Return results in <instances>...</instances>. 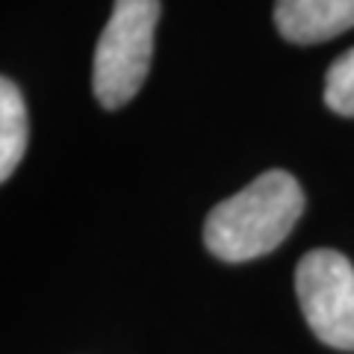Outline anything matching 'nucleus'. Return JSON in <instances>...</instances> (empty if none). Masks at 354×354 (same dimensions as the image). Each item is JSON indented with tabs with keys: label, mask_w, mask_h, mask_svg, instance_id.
Wrapping results in <instances>:
<instances>
[{
	"label": "nucleus",
	"mask_w": 354,
	"mask_h": 354,
	"mask_svg": "<svg viewBox=\"0 0 354 354\" xmlns=\"http://www.w3.org/2000/svg\"><path fill=\"white\" fill-rule=\"evenodd\" d=\"M298 304L310 330L330 348L354 351V266L330 248H316L295 269Z\"/></svg>",
	"instance_id": "obj_3"
},
{
	"label": "nucleus",
	"mask_w": 354,
	"mask_h": 354,
	"mask_svg": "<svg viewBox=\"0 0 354 354\" xmlns=\"http://www.w3.org/2000/svg\"><path fill=\"white\" fill-rule=\"evenodd\" d=\"M274 24L286 41H328L354 27V0H274Z\"/></svg>",
	"instance_id": "obj_4"
},
{
	"label": "nucleus",
	"mask_w": 354,
	"mask_h": 354,
	"mask_svg": "<svg viewBox=\"0 0 354 354\" xmlns=\"http://www.w3.org/2000/svg\"><path fill=\"white\" fill-rule=\"evenodd\" d=\"M304 213V192L290 171L272 169L245 189L213 207L204 221V245L225 263L263 257L292 234Z\"/></svg>",
	"instance_id": "obj_1"
},
{
	"label": "nucleus",
	"mask_w": 354,
	"mask_h": 354,
	"mask_svg": "<svg viewBox=\"0 0 354 354\" xmlns=\"http://www.w3.org/2000/svg\"><path fill=\"white\" fill-rule=\"evenodd\" d=\"M325 104L337 115L354 118V48L328 68L325 77Z\"/></svg>",
	"instance_id": "obj_6"
},
{
	"label": "nucleus",
	"mask_w": 354,
	"mask_h": 354,
	"mask_svg": "<svg viewBox=\"0 0 354 354\" xmlns=\"http://www.w3.org/2000/svg\"><path fill=\"white\" fill-rule=\"evenodd\" d=\"M27 139L30 121L24 95L9 77H0V183L9 180L18 169V162L27 151Z\"/></svg>",
	"instance_id": "obj_5"
},
{
	"label": "nucleus",
	"mask_w": 354,
	"mask_h": 354,
	"mask_svg": "<svg viewBox=\"0 0 354 354\" xmlns=\"http://www.w3.org/2000/svg\"><path fill=\"white\" fill-rule=\"evenodd\" d=\"M160 0H115L97 39L92 88L104 109H118L139 95L153 59Z\"/></svg>",
	"instance_id": "obj_2"
}]
</instances>
